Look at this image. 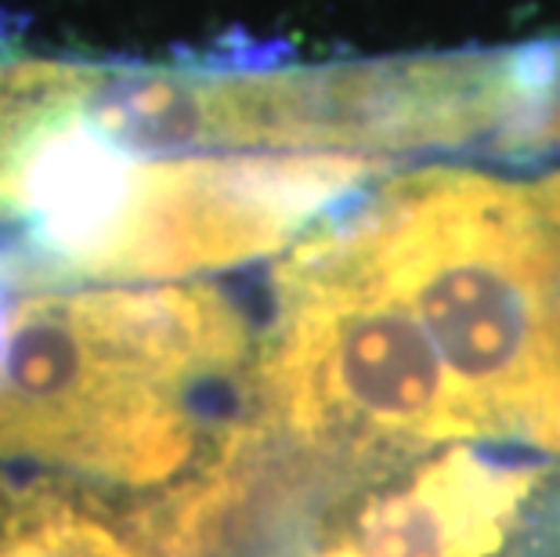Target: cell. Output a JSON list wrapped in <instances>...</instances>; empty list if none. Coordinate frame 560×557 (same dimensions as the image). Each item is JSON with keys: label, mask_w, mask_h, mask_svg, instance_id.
I'll return each instance as SVG.
<instances>
[{"label": "cell", "mask_w": 560, "mask_h": 557, "mask_svg": "<svg viewBox=\"0 0 560 557\" xmlns=\"http://www.w3.org/2000/svg\"><path fill=\"white\" fill-rule=\"evenodd\" d=\"M380 160L307 152L166 156L105 130L62 62H0V260L15 282H141L290 246Z\"/></svg>", "instance_id": "cell-1"}, {"label": "cell", "mask_w": 560, "mask_h": 557, "mask_svg": "<svg viewBox=\"0 0 560 557\" xmlns=\"http://www.w3.org/2000/svg\"><path fill=\"white\" fill-rule=\"evenodd\" d=\"M257 348L240 307L202 282L37 290L11 304L0 456L174 496L232 442L207 445L210 406L254 381Z\"/></svg>", "instance_id": "cell-2"}, {"label": "cell", "mask_w": 560, "mask_h": 557, "mask_svg": "<svg viewBox=\"0 0 560 557\" xmlns=\"http://www.w3.org/2000/svg\"><path fill=\"white\" fill-rule=\"evenodd\" d=\"M332 218L420 323L481 442L560 460V171H420Z\"/></svg>", "instance_id": "cell-3"}, {"label": "cell", "mask_w": 560, "mask_h": 557, "mask_svg": "<svg viewBox=\"0 0 560 557\" xmlns=\"http://www.w3.org/2000/svg\"><path fill=\"white\" fill-rule=\"evenodd\" d=\"M285 474L337 503L293 557H503L542 489L532 460L467 445L359 474Z\"/></svg>", "instance_id": "cell-4"}, {"label": "cell", "mask_w": 560, "mask_h": 557, "mask_svg": "<svg viewBox=\"0 0 560 557\" xmlns=\"http://www.w3.org/2000/svg\"><path fill=\"white\" fill-rule=\"evenodd\" d=\"M0 557H141L124 532L55 492L8 496L0 503Z\"/></svg>", "instance_id": "cell-5"}]
</instances>
